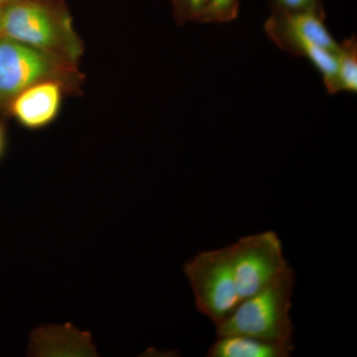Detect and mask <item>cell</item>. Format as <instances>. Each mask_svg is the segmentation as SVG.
Segmentation results:
<instances>
[{
  "label": "cell",
  "mask_w": 357,
  "mask_h": 357,
  "mask_svg": "<svg viewBox=\"0 0 357 357\" xmlns=\"http://www.w3.org/2000/svg\"><path fill=\"white\" fill-rule=\"evenodd\" d=\"M65 91L58 82H41L14 96L6 110L23 128L38 130L57 119Z\"/></svg>",
  "instance_id": "52a82bcc"
},
{
  "label": "cell",
  "mask_w": 357,
  "mask_h": 357,
  "mask_svg": "<svg viewBox=\"0 0 357 357\" xmlns=\"http://www.w3.org/2000/svg\"><path fill=\"white\" fill-rule=\"evenodd\" d=\"M272 13L326 14L323 0H268Z\"/></svg>",
  "instance_id": "8fae6325"
},
{
  "label": "cell",
  "mask_w": 357,
  "mask_h": 357,
  "mask_svg": "<svg viewBox=\"0 0 357 357\" xmlns=\"http://www.w3.org/2000/svg\"><path fill=\"white\" fill-rule=\"evenodd\" d=\"M58 82L68 93L81 89L83 75L77 66L15 40L0 36V110L14 96L41 82Z\"/></svg>",
  "instance_id": "277c9868"
},
{
  "label": "cell",
  "mask_w": 357,
  "mask_h": 357,
  "mask_svg": "<svg viewBox=\"0 0 357 357\" xmlns=\"http://www.w3.org/2000/svg\"><path fill=\"white\" fill-rule=\"evenodd\" d=\"M2 36L79 66L84 44L62 0H18L2 9Z\"/></svg>",
  "instance_id": "6da1fadb"
},
{
  "label": "cell",
  "mask_w": 357,
  "mask_h": 357,
  "mask_svg": "<svg viewBox=\"0 0 357 357\" xmlns=\"http://www.w3.org/2000/svg\"><path fill=\"white\" fill-rule=\"evenodd\" d=\"M296 274L289 265L269 285L239 303L217 326L218 335H248L294 347L291 319Z\"/></svg>",
  "instance_id": "7a4b0ae2"
},
{
  "label": "cell",
  "mask_w": 357,
  "mask_h": 357,
  "mask_svg": "<svg viewBox=\"0 0 357 357\" xmlns=\"http://www.w3.org/2000/svg\"><path fill=\"white\" fill-rule=\"evenodd\" d=\"M197 310L218 326L238 306L229 245L202 251L184 265Z\"/></svg>",
  "instance_id": "5b68a950"
},
{
  "label": "cell",
  "mask_w": 357,
  "mask_h": 357,
  "mask_svg": "<svg viewBox=\"0 0 357 357\" xmlns=\"http://www.w3.org/2000/svg\"><path fill=\"white\" fill-rule=\"evenodd\" d=\"M294 347L241 335H218L208 357H289Z\"/></svg>",
  "instance_id": "ba28073f"
},
{
  "label": "cell",
  "mask_w": 357,
  "mask_h": 357,
  "mask_svg": "<svg viewBox=\"0 0 357 357\" xmlns=\"http://www.w3.org/2000/svg\"><path fill=\"white\" fill-rule=\"evenodd\" d=\"M337 93H356L357 91V40L356 35L340 43L337 52Z\"/></svg>",
  "instance_id": "9c48e42d"
},
{
  "label": "cell",
  "mask_w": 357,
  "mask_h": 357,
  "mask_svg": "<svg viewBox=\"0 0 357 357\" xmlns=\"http://www.w3.org/2000/svg\"><path fill=\"white\" fill-rule=\"evenodd\" d=\"M173 14L178 24L183 26L190 21L199 22L208 0H170Z\"/></svg>",
  "instance_id": "7c38bea8"
},
{
  "label": "cell",
  "mask_w": 357,
  "mask_h": 357,
  "mask_svg": "<svg viewBox=\"0 0 357 357\" xmlns=\"http://www.w3.org/2000/svg\"><path fill=\"white\" fill-rule=\"evenodd\" d=\"M229 248L239 302L260 292L289 266L273 230L241 237Z\"/></svg>",
  "instance_id": "8992f818"
},
{
  "label": "cell",
  "mask_w": 357,
  "mask_h": 357,
  "mask_svg": "<svg viewBox=\"0 0 357 357\" xmlns=\"http://www.w3.org/2000/svg\"><path fill=\"white\" fill-rule=\"evenodd\" d=\"M241 0H208L201 23H227L236 20L238 16Z\"/></svg>",
  "instance_id": "30bf717a"
},
{
  "label": "cell",
  "mask_w": 357,
  "mask_h": 357,
  "mask_svg": "<svg viewBox=\"0 0 357 357\" xmlns=\"http://www.w3.org/2000/svg\"><path fill=\"white\" fill-rule=\"evenodd\" d=\"M2 9H3V6H0V36H2V32H1Z\"/></svg>",
  "instance_id": "9a60e30c"
},
{
  "label": "cell",
  "mask_w": 357,
  "mask_h": 357,
  "mask_svg": "<svg viewBox=\"0 0 357 357\" xmlns=\"http://www.w3.org/2000/svg\"><path fill=\"white\" fill-rule=\"evenodd\" d=\"M326 14L274 13L265 21L267 36L281 50L306 58L323 77L326 91H337V52L340 43L326 27Z\"/></svg>",
  "instance_id": "3957f363"
},
{
  "label": "cell",
  "mask_w": 357,
  "mask_h": 357,
  "mask_svg": "<svg viewBox=\"0 0 357 357\" xmlns=\"http://www.w3.org/2000/svg\"><path fill=\"white\" fill-rule=\"evenodd\" d=\"M6 148V129H4L2 124L0 123V159L3 156Z\"/></svg>",
  "instance_id": "4fadbf2b"
},
{
  "label": "cell",
  "mask_w": 357,
  "mask_h": 357,
  "mask_svg": "<svg viewBox=\"0 0 357 357\" xmlns=\"http://www.w3.org/2000/svg\"><path fill=\"white\" fill-rule=\"evenodd\" d=\"M18 1V0H0V6H6V4L11 3V2Z\"/></svg>",
  "instance_id": "5bb4252c"
}]
</instances>
